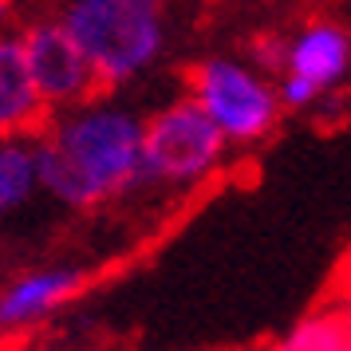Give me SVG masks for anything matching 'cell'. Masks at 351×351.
I'll use <instances>...</instances> for the list:
<instances>
[{
  "mask_svg": "<svg viewBox=\"0 0 351 351\" xmlns=\"http://www.w3.org/2000/svg\"><path fill=\"white\" fill-rule=\"evenodd\" d=\"M40 193V162L32 138H4L0 143V229L4 221Z\"/></svg>",
  "mask_w": 351,
  "mask_h": 351,
  "instance_id": "9",
  "label": "cell"
},
{
  "mask_svg": "<svg viewBox=\"0 0 351 351\" xmlns=\"http://www.w3.org/2000/svg\"><path fill=\"white\" fill-rule=\"evenodd\" d=\"M343 351H351V343H348V348H343Z\"/></svg>",
  "mask_w": 351,
  "mask_h": 351,
  "instance_id": "15",
  "label": "cell"
},
{
  "mask_svg": "<svg viewBox=\"0 0 351 351\" xmlns=\"http://www.w3.org/2000/svg\"><path fill=\"white\" fill-rule=\"evenodd\" d=\"M328 99L351 87V28L343 20L312 16L285 36V71ZM276 75V80H280Z\"/></svg>",
  "mask_w": 351,
  "mask_h": 351,
  "instance_id": "6",
  "label": "cell"
},
{
  "mask_svg": "<svg viewBox=\"0 0 351 351\" xmlns=\"http://www.w3.org/2000/svg\"><path fill=\"white\" fill-rule=\"evenodd\" d=\"M83 288V272L71 265H51L16 276L0 288V332H24L40 319L56 316L64 304H71Z\"/></svg>",
  "mask_w": 351,
  "mask_h": 351,
  "instance_id": "7",
  "label": "cell"
},
{
  "mask_svg": "<svg viewBox=\"0 0 351 351\" xmlns=\"http://www.w3.org/2000/svg\"><path fill=\"white\" fill-rule=\"evenodd\" d=\"M186 99H193L206 119L233 146H261L280 127V91L276 80L265 75L241 56H206L186 75Z\"/></svg>",
  "mask_w": 351,
  "mask_h": 351,
  "instance_id": "3",
  "label": "cell"
},
{
  "mask_svg": "<svg viewBox=\"0 0 351 351\" xmlns=\"http://www.w3.org/2000/svg\"><path fill=\"white\" fill-rule=\"evenodd\" d=\"M48 103L36 87L20 36H0V143L4 138H36L48 127Z\"/></svg>",
  "mask_w": 351,
  "mask_h": 351,
  "instance_id": "8",
  "label": "cell"
},
{
  "mask_svg": "<svg viewBox=\"0 0 351 351\" xmlns=\"http://www.w3.org/2000/svg\"><path fill=\"white\" fill-rule=\"evenodd\" d=\"M272 351H285V343H280V348H272Z\"/></svg>",
  "mask_w": 351,
  "mask_h": 351,
  "instance_id": "14",
  "label": "cell"
},
{
  "mask_svg": "<svg viewBox=\"0 0 351 351\" xmlns=\"http://www.w3.org/2000/svg\"><path fill=\"white\" fill-rule=\"evenodd\" d=\"M249 64L276 80L285 71V36H261V40H253V60Z\"/></svg>",
  "mask_w": 351,
  "mask_h": 351,
  "instance_id": "11",
  "label": "cell"
},
{
  "mask_svg": "<svg viewBox=\"0 0 351 351\" xmlns=\"http://www.w3.org/2000/svg\"><path fill=\"white\" fill-rule=\"evenodd\" d=\"M32 4H44V0H32ZM60 4H64V0H60Z\"/></svg>",
  "mask_w": 351,
  "mask_h": 351,
  "instance_id": "13",
  "label": "cell"
},
{
  "mask_svg": "<svg viewBox=\"0 0 351 351\" xmlns=\"http://www.w3.org/2000/svg\"><path fill=\"white\" fill-rule=\"evenodd\" d=\"M351 343V324L335 312L308 316L296 332L285 339V351H343Z\"/></svg>",
  "mask_w": 351,
  "mask_h": 351,
  "instance_id": "10",
  "label": "cell"
},
{
  "mask_svg": "<svg viewBox=\"0 0 351 351\" xmlns=\"http://www.w3.org/2000/svg\"><path fill=\"white\" fill-rule=\"evenodd\" d=\"M20 28V0H0V36Z\"/></svg>",
  "mask_w": 351,
  "mask_h": 351,
  "instance_id": "12",
  "label": "cell"
},
{
  "mask_svg": "<svg viewBox=\"0 0 351 351\" xmlns=\"http://www.w3.org/2000/svg\"><path fill=\"white\" fill-rule=\"evenodd\" d=\"M56 16L91 60L103 91L146 80L170 51L166 0H64Z\"/></svg>",
  "mask_w": 351,
  "mask_h": 351,
  "instance_id": "2",
  "label": "cell"
},
{
  "mask_svg": "<svg viewBox=\"0 0 351 351\" xmlns=\"http://www.w3.org/2000/svg\"><path fill=\"white\" fill-rule=\"evenodd\" d=\"M225 154L229 143L193 99H170L154 114H146L143 186L150 190H197L225 166Z\"/></svg>",
  "mask_w": 351,
  "mask_h": 351,
  "instance_id": "4",
  "label": "cell"
},
{
  "mask_svg": "<svg viewBox=\"0 0 351 351\" xmlns=\"http://www.w3.org/2000/svg\"><path fill=\"white\" fill-rule=\"evenodd\" d=\"M16 36L20 48H24V60H28V71H32L51 114L83 107L95 95H103V83H99L91 60L83 56V48L75 44V36L64 28L60 16L20 20Z\"/></svg>",
  "mask_w": 351,
  "mask_h": 351,
  "instance_id": "5",
  "label": "cell"
},
{
  "mask_svg": "<svg viewBox=\"0 0 351 351\" xmlns=\"http://www.w3.org/2000/svg\"><path fill=\"white\" fill-rule=\"evenodd\" d=\"M32 143L40 193L64 209L111 206L143 186L146 114L114 91L71 111H56Z\"/></svg>",
  "mask_w": 351,
  "mask_h": 351,
  "instance_id": "1",
  "label": "cell"
}]
</instances>
